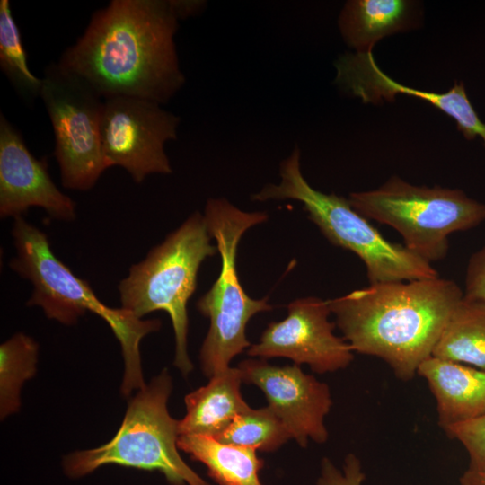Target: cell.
<instances>
[{
	"instance_id": "obj_1",
	"label": "cell",
	"mask_w": 485,
	"mask_h": 485,
	"mask_svg": "<svg viewBox=\"0 0 485 485\" xmlns=\"http://www.w3.org/2000/svg\"><path fill=\"white\" fill-rule=\"evenodd\" d=\"M173 0H113L96 11L57 63L104 100L137 97L161 105L184 85Z\"/></svg>"
},
{
	"instance_id": "obj_2",
	"label": "cell",
	"mask_w": 485,
	"mask_h": 485,
	"mask_svg": "<svg viewBox=\"0 0 485 485\" xmlns=\"http://www.w3.org/2000/svg\"><path fill=\"white\" fill-rule=\"evenodd\" d=\"M463 297L454 280L436 277L370 284L327 302L354 352L384 360L410 381L432 356Z\"/></svg>"
},
{
	"instance_id": "obj_3",
	"label": "cell",
	"mask_w": 485,
	"mask_h": 485,
	"mask_svg": "<svg viewBox=\"0 0 485 485\" xmlns=\"http://www.w3.org/2000/svg\"><path fill=\"white\" fill-rule=\"evenodd\" d=\"M12 236L15 256L10 268L32 285L27 305L38 306L48 319L73 325L87 312L102 318L119 340L124 358L121 392L128 396L146 386L140 342L161 327L158 319L142 320L123 308H111L95 295L86 280L78 278L53 252L48 235L27 222L14 219Z\"/></svg>"
},
{
	"instance_id": "obj_4",
	"label": "cell",
	"mask_w": 485,
	"mask_h": 485,
	"mask_svg": "<svg viewBox=\"0 0 485 485\" xmlns=\"http://www.w3.org/2000/svg\"><path fill=\"white\" fill-rule=\"evenodd\" d=\"M278 184H268L252 195L256 201H299L308 217L334 245L355 253L364 262L370 284L410 281L439 277L430 262L404 245L386 240L356 211L348 198L313 189L301 171V150L296 146L279 167Z\"/></svg>"
},
{
	"instance_id": "obj_5",
	"label": "cell",
	"mask_w": 485,
	"mask_h": 485,
	"mask_svg": "<svg viewBox=\"0 0 485 485\" xmlns=\"http://www.w3.org/2000/svg\"><path fill=\"white\" fill-rule=\"evenodd\" d=\"M211 238L204 216L193 213L133 264L118 286L121 308L137 318L159 310L169 314L175 338L173 365L183 375L193 369L187 350V304L196 290L201 263L218 251Z\"/></svg>"
},
{
	"instance_id": "obj_6",
	"label": "cell",
	"mask_w": 485,
	"mask_h": 485,
	"mask_svg": "<svg viewBox=\"0 0 485 485\" xmlns=\"http://www.w3.org/2000/svg\"><path fill=\"white\" fill-rule=\"evenodd\" d=\"M172 390V377L163 369L132 398L120 428L108 443L64 457L65 474L78 479L101 466L116 464L159 471L172 485H210L179 453V420L167 409Z\"/></svg>"
},
{
	"instance_id": "obj_7",
	"label": "cell",
	"mask_w": 485,
	"mask_h": 485,
	"mask_svg": "<svg viewBox=\"0 0 485 485\" xmlns=\"http://www.w3.org/2000/svg\"><path fill=\"white\" fill-rule=\"evenodd\" d=\"M221 257L220 274L197 302V309L210 324L199 351L204 375L209 378L229 368L231 360L251 347L246 325L260 312L272 309L268 298L253 299L243 290L236 269V253L243 234L265 222V212H245L225 198H209L203 215Z\"/></svg>"
},
{
	"instance_id": "obj_8",
	"label": "cell",
	"mask_w": 485,
	"mask_h": 485,
	"mask_svg": "<svg viewBox=\"0 0 485 485\" xmlns=\"http://www.w3.org/2000/svg\"><path fill=\"white\" fill-rule=\"evenodd\" d=\"M348 199L366 218L395 229L408 250L430 263L445 258L451 234L485 220V204L463 190L415 186L397 176L376 190L352 192Z\"/></svg>"
},
{
	"instance_id": "obj_9",
	"label": "cell",
	"mask_w": 485,
	"mask_h": 485,
	"mask_svg": "<svg viewBox=\"0 0 485 485\" xmlns=\"http://www.w3.org/2000/svg\"><path fill=\"white\" fill-rule=\"evenodd\" d=\"M40 96L49 116L54 156L65 188L92 189L109 167L101 148V97L75 75L51 63L44 71Z\"/></svg>"
},
{
	"instance_id": "obj_10",
	"label": "cell",
	"mask_w": 485,
	"mask_h": 485,
	"mask_svg": "<svg viewBox=\"0 0 485 485\" xmlns=\"http://www.w3.org/2000/svg\"><path fill=\"white\" fill-rule=\"evenodd\" d=\"M179 116L148 100L115 96L104 100L101 148L108 167L120 166L136 183L153 173L172 172L164 147L176 140Z\"/></svg>"
},
{
	"instance_id": "obj_11",
	"label": "cell",
	"mask_w": 485,
	"mask_h": 485,
	"mask_svg": "<svg viewBox=\"0 0 485 485\" xmlns=\"http://www.w3.org/2000/svg\"><path fill=\"white\" fill-rule=\"evenodd\" d=\"M331 313L327 300L296 299L287 305V316L270 322L247 354L261 359L287 357L317 374L344 369L353 361L354 351L343 337L334 334Z\"/></svg>"
},
{
	"instance_id": "obj_12",
	"label": "cell",
	"mask_w": 485,
	"mask_h": 485,
	"mask_svg": "<svg viewBox=\"0 0 485 485\" xmlns=\"http://www.w3.org/2000/svg\"><path fill=\"white\" fill-rule=\"evenodd\" d=\"M243 383L256 385L292 438L302 446L309 439L323 444L329 437L325 417L332 400L330 387L299 365L275 366L266 359H246L237 366Z\"/></svg>"
},
{
	"instance_id": "obj_13",
	"label": "cell",
	"mask_w": 485,
	"mask_h": 485,
	"mask_svg": "<svg viewBox=\"0 0 485 485\" xmlns=\"http://www.w3.org/2000/svg\"><path fill=\"white\" fill-rule=\"evenodd\" d=\"M34 207L59 221L76 217L75 202L53 182L47 161L29 151L22 135L1 114L0 216L15 219Z\"/></svg>"
},
{
	"instance_id": "obj_14",
	"label": "cell",
	"mask_w": 485,
	"mask_h": 485,
	"mask_svg": "<svg viewBox=\"0 0 485 485\" xmlns=\"http://www.w3.org/2000/svg\"><path fill=\"white\" fill-rule=\"evenodd\" d=\"M336 84L345 93L365 103L393 101L397 94H407L429 102L456 122L467 140L481 137L485 146V122L472 107L463 83H455L445 93L414 89L395 82L375 61L372 52L345 53L335 61Z\"/></svg>"
},
{
	"instance_id": "obj_15",
	"label": "cell",
	"mask_w": 485,
	"mask_h": 485,
	"mask_svg": "<svg viewBox=\"0 0 485 485\" xmlns=\"http://www.w3.org/2000/svg\"><path fill=\"white\" fill-rule=\"evenodd\" d=\"M436 404L437 423L448 427L485 415V371L436 357L419 366Z\"/></svg>"
},
{
	"instance_id": "obj_16",
	"label": "cell",
	"mask_w": 485,
	"mask_h": 485,
	"mask_svg": "<svg viewBox=\"0 0 485 485\" xmlns=\"http://www.w3.org/2000/svg\"><path fill=\"white\" fill-rule=\"evenodd\" d=\"M242 379L238 367H229L185 396L186 414L179 420L181 435L216 437L236 415L250 406L241 392Z\"/></svg>"
},
{
	"instance_id": "obj_17",
	"label": "cell",
	"mask_w": 485,
	"mask_h": 485,
	"mask_svg": "<svg viewBox=\"0 0 485 485\" xmlns=\"http://www.w3.org/2000/svg\"><path fill=\"white\" fill-rule=\"evenodd\" d=\"M416 4L408 0H350L338 20L344 41L355 52H372L383 38L414 25Z\"/></svg>"
},
{
	"instance_id": "obj_18",
	"label": "cell",
	"mask_w": 485,
	"mask_h": 485,
	"mask_svg": "<svg viewBox=\"0 0 485 485\" xmlns=\"http://www.w3.org/2000/svg\"><path fill=\"white\" fill-rule=\"evenodd\" d=\"M178 448L207 468L218 485H263L259 472L264 462L251 447L234 445L203 435H181Z\"/></svg>"
},
{
	"instance_id": "obj_19",
	"label": "cell",
	"mask_w": 485,
	"mask_h": 485,
	"mask_svg": "<svg viewBox=\"0 0 485 485\" xmlns=\"http://www.w3.org/2000/svg\"><path fill=\"white\" fill-rule=\"evenodd\" d=\"M432 356L485 371V301L463 297L453 311Z\"/></svg>"
},
{
	"instance_id": "obj_20",
	"label": "cell",
	"mask_w": 485,
	"mask_h": 485,
	"mask_svg": "<svg viewBox=\"0 0 485 485\" xmlns=\"http://www.w3.org/2000/svg\"><path fill=\"white\" fill-rule=\"evenodd\" d=\"M38 343L18 332L0 346V416L4 419L17 412L23 384L36 374Z\"/></svg>"
},
{
	"instance_id": "obj_21",
	"label": "cell",
	"mask_w": 485,
	"mask_h": 485,
	"mask_svg": "<svg viewBox=\"0 0 485 485\" xmlns=\"http://www.w3.org/2000/svg\"><path fill=\"white\" fill-rule=\"evenodd\" d=\"M215 438L225 444L274 452L292 436L282 420L267 406L250 407L239 413Z\"/></svg>"
},
{
	"instance_id": "obj_22",
	"label": "cell",
	"mask_w": 485,
	"mask_h": 485,
	"mask_svg": "<svg viewBox=\"0 0 485 485\" xmlns=\"http://www.w3.org/2000/svg\"><path fill=\"white\" fill-rule=\"evenodd\" d=\"M0 66L22 94L40 95L42 78L35 76L28 66L27 54L8 0L0 1Z\"/></svg>"
},
{
	"instance_id": "obj_23",
	"label": "cell",
	"mask_w": 485,
	"mask_h": 485,
	"mask_svg": "<svg viewBox=\"0 0 485 485\" xmlns=\"http://www.w3.org/2000/svg\"><path fill=\"white\" fill-rule=\"evenodd\" d=\"M444 431L463 445L469 454L470 464L485 462V415L450 426Z\"/></svg>"
},
{
	"instance_id": "obj_24",
	"label": "cell",
	"mask_w": 485,
	"mask_h": 485,
	"mask_svg": "<svg viewBox=\"0 0 485 485\" xmlns=\"http://www.w3.org/2000/svg\"><path fill=\"white\" fill-rule=\"evenodd\" d=\"M365 478L360 460L354 454H348L344 460L342 471L330 459L323 458L317 485H362Z\"/></svg>"
},
{
	"instance_id": "obj_25",
	"label": "cell",
	"mask_w": 485,
	"mask_h": 485,
	"mask_svg": "<svg viewBox=\"0 0 485 485\" xmlns=\"http://www.w3.org/2000/svg\"><path fill=\"white\" fill-rule=\"evenodd\" d=\"M463 297L485 301V245L474 252L468 261Z\"/></svg>"
},
{
	"instance_id": "obj_26",
	"label": "cell",
	"mask_w": 485,
	"mask_h": 485,
	"mask_svg": "<svg viewBox=\"0 0 485 485\" xmlns=\"http://www.w3.org/2000/svg\"><path fill=\"white\" fill-rule=\"evenodd\" d=\"M460 485H485V462L470 464L459 480Z\"/></svg>"
}]
</instances>
